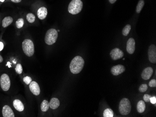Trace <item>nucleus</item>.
Here are the masks:
<instances>
[{
	"mask_svg": "<svg viewBox=\"0 0 156 117\" xmlns=\"http://www.w3.org/2000/svg\"><path fill=\"white\" fill-rule=\"evenodd\" d=\"M85 64L84 59L80 56H76L71 62L70 64V71L74 74L80 73Z\"/></svg>",
	"mask_w": 156,
	"mask_h": 117,
	"instance_id": "f257e3e1",
	"label": "nucleus"
},
{
	"mask_svg": "<svg viewBox=\"0 0 156 117\" xmlns=\"http://www.w3.org/2000/svg\"><path fill=\"white\" fill-rule=\"evenodd\" d=\"M83 8V2L81 0H72L68 6V12L72 15L78 14Z\"/></svg>",
	"mask_w": 156,
	"mask_h": 117,
	"instance_id": "f03ea898",
	"label": "nucleus"
},
{
	"mask_svg": "<svg viewBox=\"0 0 156 117\" xmlns=\"http://www.w3.org/2000/svg\"><path fill=\"white\" fill-rule=\"evenodd\" d=\"M58 33L57 30L54 29H51L47 30L45 34L44 41L45 43L49 45L54 44L57 40Z\"/></svg>",
	"mask_w": 156,
	"mask_h": 117,
	"instance_id": "7ed1b4c3",
	"label": "nucleus"
},
{
	"mask_svg": "<svg viewBox=\"0 0 156 117\" xmlns=\"http://www.w3.org/2000/svg\"><path fill=\"white\" fill-rule=\"evenodd\" d=\"M131 105L130 101L127 98H123L120 101L119 110L122 115H127L131 112Z\"/></svg>",
	"mask_w": 156,
	"mask_h": 117,
	"instance_id": "20e7f679",
	"label": "nucleus"
},
{
	"mask_svg": "<svg viewBox=\"0 0 156 117\" xmlns=\"http://www.w3.org/2000/svg\"><path fill=\"white\" fill-rule=\"evenodd\" d=\"M22 49L24 54L27 56H32L34 53V45L30 39H25L22 43Z\"/></svg>",
	"mask_w": 156,
	"mask_h": 117,
	"instance_id": "39448f33",
	"label": "nucleus"
},
{
	"mask_svg": "<svg viewBox=\"0 0 156 117\" xmlns=\"http://www.w3.org/2000/svg\"><path fill=\"white\" fill-rule=\"evenodd\" d=\"M11 81L9 76L6 73L2 74L0 77V86L4 91H8L10 89Z\"/></svg>",
	"mask_w": 156,
	"mask_h": 117,
	"instance_id": "423d86ee",
	"label": "nucleus"
},
{
	"mask_svg": "<svg viewBox=\"0 0 156 117\" xmlns=\"http://www.w3.org/2000/svg\"><path fill=\"white\" fill-rule=\"evenodd\" d=\"M149 60L153 64L156 63V45L152 44L150 46L148 50Z\"/></svg>",
	"mask_w": 156,
	"mask_h": 117,
	"instance_id": "0eeeda50",
	"label": "nucleus"
},
{
	"mask_svg": "<svg viewBox=\"0 0 156 117\" xmlns=\"http://www.w3.org/2000/svg\"><path fill=\"white\" fill-rule=\"evenodd\" d=\"M111 58L114 60L121 59L124 56L123 51L118 48H115L111 50L110 53Z\"/></svg>",
	"mask_w": 156,
	"mask_h": 117,
	"instance_id": "6e6552de",
	"label": "nucleus"
},
{
	"mask_svg": "<svg viewBox=\"0 0 156 117\" xmlns=\"http://www.w3.org/2000/svg\"><path fill=\"white\" fill-rule=\"evenodd\" d=\"M125 68L123 65L118 64L113 66L111 69V72L114 76H118L125 71Z\"/></svg>",
	"mask_w": 156,
	"mask_h": 117,
	"instance_id": "1a4fd4ad",
	"label": "nucleus"
},
{
	"mask_svg": "<svg viewBox=\"0 0 156 117\" xmlns=\"http://www.w3.org/2000/svg\"><path fill=\"white\" fill-rule=\"evenodd\" d=\"M135 41L133 38H130L127 42V52L129 54H132L134 53L135 50Z\"/></svg>",
	"mask_w": 156,
	"mask_h": 117,
	"instance_id": "9d476101",
	"label": "nucleus"
},
{
	"mask_svg": "<svg viewBox=\"0 0 156 117\" xmlns=\"http://www.w3.org/2000/svg\"><path fill=\"white\" fill-rule=\"evenodd\" d=\"M2 116L3 117H15L13 110L8 105H5L2 107Z\"/></svg>",
	"mask_w": 156,
	"mask_h": 117,
	"instance_id": "9b49d317",
	"label": "nucleus"
},
{
	"mask_svg": "<svg viewBox=\"0 0 156 117\" xmlns=\"http://www.w3.org/2000/svg\"><path fill=\"white\" fill-rule=\"evenodd\" d=\"M30 89L34 95L38 96L40 93V89L37 83L35 81H32L30 84Z\"/></svg>",
	"mask_w": 156,
	"mask_h": 117,
	"instance_id": "f8f14e48",
	"label": "nucleus"
},
{
	"mask_svg": "<svg viewBox=\"0 0 156 117\" xmlns=\"http://www.w3.org/2000/svg\"><path fill=\"white\" fill-rule=\"evenodd\" d=\"M153 73V70L151 67H148L145 68L143 71L141 76L144 80H148L151 77Z\"/></svg>",
	"mask_w": 156,
	"mask_h": 117,
	"instance_id": "ddd939ff",
	"label": "nucleus"
},
{
	"mask_svg": "<svg viewBox=\"0 0 156 117\" xmlns=\"http://www.w3.org/2000/svg\"><path fill=\"white\" fill-rule=\"evenodd\" d=\"M13 105L14 108L19 112L23 111L24 106L23 103L19 99H15L13 102Z\"/></svg>",
	"mask_w": 156,
	"mask_h": 117,
	"instance_id": "4468645a",
	"label": "nucleus"
},
{
	"mask_svg": "<svg viewBox=\"0 0 156 117\" xmlns=\"http://www.w3.org/2000/svg\"><path fill=\"white\" fill-rule=\"evenodd\" d=\"M47 13H48V12H47V9L44 7H42L40 8L37 10V17L39 18V19L44 20L47 16Z\"/></svg>",
	"mask_w": 156,
	"mask_h": 117,
	"instance_id": "2eb2a0df",
	"label": "nucleus"
},
{
	"mask_svg": "<svg viewBox=\"0 0 156 117\" xmlns=\"http://www.w3.org/2000/svg\"><path fill=\"white\" fill-rule=\"evenodd\" d=\"M13 22V18L11 16H6L3 18L2 22V27L4 28H7L9 26L12 24Z\"/></svg>",
	"mask_w": 156,
	"mask_h": 117,
	"instance_id": "dca6fc26",
	"label": "nucleus"
},
{
	"mask_svg": "<svg viewBox=\"0 0 156 117\" xmlns=\"http://www.w3.org/2000/svg\"><path fill=\"white\" fill-rule=\"evenodd\" d=\"M60 105V101L57 98H51L50 102L49 103V105L51 108L52 109H56L58 108V106Z\"/></svg>",
	"mask_w": 156,
	"mask_h": 117,
	"instance_id": "f3484780",
	"label": "nucleus"
},
{
	"mask_svg": "<svg viewBox=\"0 0 156 117\" xmlns=\"http://www.w3.org/2000/svg\"><path fill=\"white\" fill-rule=\"evenodd\" d=\"M146 109V105L145 103L143 100H140L138 101L137 104V112L139 113H143L145 111Z\"/></svg>",
	"mask_w": 156,
	"mask_h": 117,
	"instance_id": "a211bd4d",
	"label": "nucleus"
},
{
	"mask_svg": "<svg viewBox=\"0 0 156 117\" xmlns=\"http://www.w3.org/2000/svg\"><path fill=\"white\" fill-rule=\"evenodd\" d=\"M49 107H50L49 103L47 100H44L41 103V109L42 112H46L49 110Z\"/></svg>",
	"mask_w": 156,
	"mask_h": 117,
	"instance_id": "6ab92c4d",
	"label": "nucleus"
},
{
	"mask_svg": "<svg viewBox=\"0 0 156 117\" xmlns=\"http://www.w3.org/2000/svg\"><path fill=\"white\" fill-rule=\"evenodd\" d=\"M114 116V112L112 109L110 108H107L104 110L103 112V117H113Z\"/></svg>",
	"mask_w": 156,
	"mask_h": 117,
	"instance_id": "aec40b11",
	"label": "nucleus"
},
{
	"mask_svg": "<svg viewBox=\"0 0 156 117\" xmlns=\"http://www.w3.org/2000/svg\"><path fill=\"white\" fill-rule=\"evenodd\" d=\"M144 5V0H140L139 2H138V4H137V6H136V13H138V14L140 13L141 10H142V9L143 8Z\"/></svg>",
	"mask_w": 156,
	"mask_h": 117,
	"instance_id": "412c9836",
	"label": "nucleus"
},
{
	"mask_svg": "<svg viewBox=\"0 0 156 117\" xmlns=\"http://www.w3.org/2000/svg\"><path fill=\"white\" fill-rule=\"evenodd\" d=\"M26 19L30 23H33L36 19V16L32 13H28L26 15Z\"/></svg>",
	"mask_w": 156,
	"mask_h": 117,
	"instance_id": "4be33fe9",
	"label": "nucleus"
},
{
	"mask_svg": "<svg viewBox=\"0 0 156 117\" xmlns=\"http://www.w3.org/2000/svg\"><path fill=\"white\" fill-rule=\"evenodd\" d=\"M131 26L129 24H127L126 26L124 27V28L122 30V34L124 36H127L129 34L130 30H131Z\"/></svg>",
	"mask_w": 156,
	"mask_h": 117,
	"instance_id": "5701e85b",
	"label": "nucleus"
},
{
	"mask_svg": "<svg viewBox=\"0 0 156 117\" xmlns=\"http://www.w3.org/2000/svg\"><path fill=\"white\" fill-rule=\"evenodd\" d=\"M24 20L23 18H19L17 19L16 22V26L17 29H21L22 28L24 25Z\"/></svg>",
	"mask_w": 156,
	"mask_h": 117,
	"instance_id": "b1692460",
	"label": "nucleus"
},
{
	"mask_svg": "<svg viewBox=\"0 0 156 117\" xmlns=\"http://www.w3.org/2000/svg\"><path fill=\"white\" fill-rule=\"evenodd\" d=\"M23 67L20 64H16L15 67V71L18 74H21L23 72Z\"/></svg>",
	"mask_w": 156,
	"mask_h": 117,
	"instance_id": "393cba45",
	"label": "nucleus"
},
{
	"mask_svg": "<svg viewBox=\"0 0 156 117\" xmlns=\"http://www.w3.org/2000/svg\"><path fill=\"white\" fill-rule=\"evenodd\" d=\"M148 86L146 84H142L140 85L139 88V91L141 92H144L147 90Z\"/></svg>",
	"mask_w": 156,
	"mask_h": 117,
	"instance_id": "a878e982",
	"label": "nucleus"
},
{
	"mask_svg": "<svg viewBox=\"0 0 156 117\" xmlns=\"http://www.w3.org/2000/svg\"><path fill=\"white\" fill-rule=\"evenodd\" d=\"M23 81L26 84H30L32 82V78L30 77L26 76L23 77Z\"/></svg>",
	"mask_w": 156,
	"mask_h": 117,
	"instance_id": "bb28decb",
	"label": "nucleus"
},
{
	"mask_svg": "<svg viewBox=\"0 0 156 117\" xmlns=\"http://www.w3.org/2000/svg\"><path fill=\"white\" fill-rule=\"evenodd\" d=\"M151 97V95H149V94H145V95L144 96V100L146 102H149Z\"/></svg>",
	"mask_w": 156,
	"mask_h": 117,
	"instance_id": "cd10ccee",
	"label": "nucleus"
},
{
	"mask_svg": "<svg viewBox=\"0 0 156 117\" xmlns=\"http://www.w3.org/2000/svg\"><path fill=\"white\" fill-rule=\"evenodd\" d=\"M149 85L151 87H155L156 86V79H152L150 81Z\"/></svg>",
	"mask_w": 156,
	"mask_h": 117,
	"instance_id": "c85d7f7f",
	"label": "nucleus"
},
{
	"mask_svg": "<svg viewBox=\"0 0 156 117\" xmlns=\"http://www.w3.org/2000/svg\"><path fill=\"white\" fill-rule=\"evenodd\" d=\"M151 103L153 104H155L156 103V98L155 96L154 97H151L150 98V100Z\"/></svg>",
	"mask_w": 156,
	"mask_h": 117,
	"instance_id": "c756f323",
	"label": "nucleus"
},
{
	"mask_svg": "<svg viewBox=\"0 0 156 117\" xmlns=\"http://www.w3.org/2000/svg\"><path fill=\"white\" fill-rule=\"evenodd\" d=\"M4 48V44L2 42H0V51H1Z\"/></svg>",
	"mask_w": 156,
	"mask_h": 117,
	"instance_id": "7c9ffc66",
	"label": "nucleus"
},
{
	"mask_svg": "<svg viewBox=\"0 0 156 117\" xmlns=\"http://www.w3.org/2000/svg\"><path fill=\"white\" fill-rule=\"evenodd\" d=\"M10 1L12 2H14V3H20L21 1H22V0H10Z\"/></svg>",
	"mask_w": 156,
	"mask_h": 117,
	"instance_id": "2f4dec72",
	"label": "nucleus"
},
{
	"mask_svg": "<svg viewBox=\"0 0 156 117\" xmlns=\"http://www.w3.org/2000/svg\"><path fill=\"white\" fill-rule=\"evenodd\" d=\"M108 1H109V2H110V3L113 4V3H114L117 0H108Z\"/></svg>",
	"mask_w": 156,
	"mask_h": 117,
	"instance_id": "473e14b6",
	"label": "nucleus"
},
{
	"mask_svg": "<svg viewBox=\"0 0 156 117\" xmlns=\"http://www.w3.org/2000/svg\"><path fill=\"white\" fill-rule=\"evenodd\" d=\"M6 66H8L9 68H11V66L10 65V63L9 62H8L7 63V64L6 65Z\"/></svg>",
	"mask_w": 156,
	"mask_h": 117,
	"instance_id": "72a5a7b5",
	"label": "nucleus"
},
{
	"mask_svg": "<svg viewBox=\"0 0 156 117\" xmlns=\"http://www.w3.org/2000/svg\"><path fill=\"white\" fill-rule=\"evenodd\" d=\"M3 57H2L1 55H0V63H1L3 62Z\"/></svg>",
	"mask_w": 156,
	"mask_h": 117,
	"instance_id": "f704fd0d",
	"label": "nucleus"
},
{
	"mask_svg": "<svg viewBox=\"0 0 156 117\" xmlns=\"http://www.w3.org/2000/svg\"><path fill=\"white\" fill-rule=\"evenodd\" d=\"M5 0H0V2H5Z\"/></svg>",
	"mask_w": 156,
	"mask_h": 117,
	"instance_id": "c9c22d12",
	"label": "nucleus"
}]
</instances>
